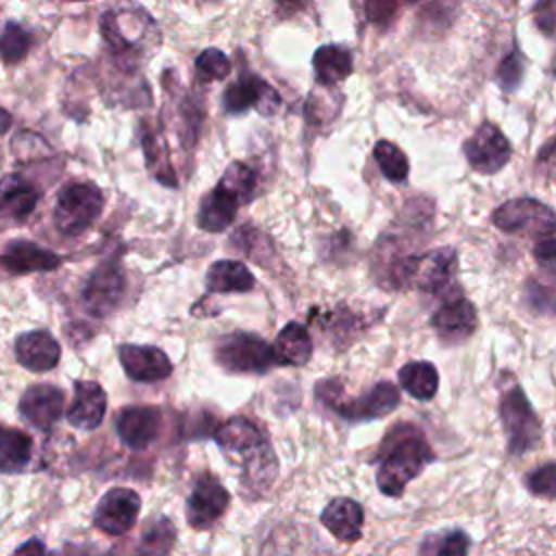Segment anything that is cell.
Masks as SVG:
<instances>
[{"label":"cell","mask_w":556,"mask_h":556,"mask_svg":"<svg viewBox=\"0 0 556 556\" xmlns=\"http://www.w3.org/2000/svg\"><path fill=\"white\" fill-rule=\"evenodd\" d=\"M230 495L213 473H202L187 497V521L193 528H208L228 508Z\"/></svg>","instance_id":"obj_11"},{"label":"cell","mask_w":556,"mask_h":556,"mask_svg":"<svg viewBox=\"0 0 556 556\" xmlns=\"http://www.w3.org/2000/svg\"><path fill=\"white\" fill-rule=\"evenodd\" d=\"M72 2H85V0H72Z\"/></svg>","instance_id":"obj_42"},{"label":"cell","mask_w":556,"mask_h":556,"mask_svg":"<svg viewBox=\"0 0 556 556\" xmlns=\"http://www.w3.org/2000/svg\"><path fill=\"white\" fill-rule=\"evenodd\" d=\"M239 204H241L239 195H235L230 189L217 182L200 202L198 226L208 232L224 230L226 226L232 224Z\"/></svg>","instance_id":"obj_23"},{"label":"cell","mask_w":556,"mask_h":556,"mask_svg":"<svg viewBox=\"0 0 556 556\" xmlns=\"http://www.w3.org/2000/svg\"><path fill=\"white\" fill-rule=\"evenodd\" d=\"M217 363L235 374H263L274 365L271 345L250 332H232L219 339Z\"/></svg>","instance_id":"obj_6"},{"label":"cell","mask_w":556,"mask_h":556,"mask_svg":"<svg viewBox=\"0 0 556 556\" xmlns=\"http://www.w3.org/2000/svg\"><path fill=\"white\" fill-rule=\"evenodd\" d=\"M304 2H306V0H276L278 9H280L282 13H293V11L302 9V4H304Z\"/></svg>","instance_id":"obj_40"},{"label":"cell","mask_w":556,"mask_h":556,"mask_svg":"<svg viewBox=\"0 0 556 556\" xmlns=\"http://www.w3.org/2000/svg\"><path fill=\"white\" fill-rule=\"evenodd\" d=\"M161 410L154 406H126L115 417V430L130 450H146L161 434Z\"/></svg>","instance_id":"obj_13"},{"label":"cell","mask_w":556,"mask_h":556,"mask_svg":"<svg viewBox=\"0 0 556 556\" xmlns=\"http://www.w3.org/2000/svg\"><path fill=\"white\" fill-rule=\"evenodd\" d=\"M102 37L117 56L137 59L159 46V28L143 9H111L100 20Z\"/></svg>","instance_id":"obj_2"},{"label":"cell","mask_w":556,"mask_h":556,"mask_svg":"<svg viewBox=\"0 0 556 556\" xmlns=\"http://www.w3.org/2000/svg\"><path fill=\"white\" fill-rule=\"evenodd\" d=\"M456 271V250L437 248L417 256H408L397 267V285L437 293L452 285Z\"/></svg>","instance_id":"obj_4"},{"label":"cell","mask_w":556,"mask_h":556,"mask_svg":"<svg viewBox=\"0 0 556 556\" xmlns=\"http://www.w3.org/2000/svg\"><path fill=\"white\" fill-rule=\"evenodd\" d=\"M28 549H39V552H43V545H37V543H28V545H22V547H17V552H28Z\"/></svg>","instance_id":"obj_41"},{"label":"cell","mask_w":556,"mask_h":556,"mask_svg":"<svg viewBox=\"0 0 556 556\" xmlns=\"http://www.w3.org/2000/svg\"><path fill=\"white\" fill-rule=\"evenodd\" d=\"M224 111L230 115H239L248 109H256L263 115H274L280 109L278 91L263 78L243 72L235 83H230L224 91Z\"/></svg>","instance_id":"obj_7"},{"label":"cell","mask_w":556,"mask_h":556,"mask_svg":"<svg viewBox=\"0 0 556 556\" xmlns=\"http://www.w3.org/2000/svg\"><path fill=\"white\" fill-rule=\"evenodd\" d=\"M400 404V391L391 382H378L374 384L363 397L352 400L350 404H334L332 408L343 415L345 419H378L391 410H395Z\"/></svg>","instance_id":"obj_20"},{"label":"cell","mask_w":556,"mask_h":556,"mask_svg":"<svg viewBox=\"0 0 556 556\" xmlns=\"http://www.w3.org/2000/svg\"><path fill=\"white\" fill-rule=\"evenodd\" d=\"M554 476H556V467L554 463H545L543 467L534 469L530 476H528V489L534 493V495H543V497H554Z\"/></svg>","instance_id":"obj_36"},{"label":"cell","mask_w":556,"mask_h":556,"mask_svg":"<svg viewBox=\"0 0 556 556\" xmlns=\"http://www.w3.org/2000/svg\"><path fill=\"white\" fill-rule=\"evenodd\" d=\"M493 224L504 232L534 230L536 235H541L545 230H554V213L539 200L517 198L497 206V211L493 213Z\"/></svg>","instance_id":"obj_10"},{"label":"cell","mask_w":556,"mask_h":556,"mask_svg":"<svg viewBox=\"0 0 556 556\" xmlns=\"http://www.w3.org/2000/svg\"><path fill=\"white\" fill-rule=\"evenodd\" d=\"M215 441L228 458L239 463H248L261 447L267 445L256 424H252L245 417H232L226 424H222L215 430Z\"/></svg>","instance_id":"obj_15"},{"label":"cell","mask_w":556,"mask_h":556,"mask_svg":"<svg viewBox=\"0 0 556 556\" xmlns=\"http://www.w3.org/2000/svg\"><path fill=\"white\" fill-rule=\"evenodd\" d=\"M467 163L480 174L500 172L510 159V143L506 135L491 122H482L463 146Z\"/></svg>","instance_id":"obj_8"},{"label":"cell","mask_w":556,"mask_h":556,"mask_svg":"<svg viewBox=\"0 0 556 556\" xmlns=\"http://www.w3.org/2000/svg\"><path fill=\"white\" fill-rule=\"evenodd\" d=\"M321 523L343 543H354L363 534V508L350 497H337L321 510Z\"/></svg>","instance_id":"obj_24"},{"label":"cell","mask_w":556,"mask_h":556,"mask_svg":"<svg viewBox=\"0 0 556 556\" xmlns=\"http://www.w3.org/2000/svg\"><path fill=\"white\" fill-rule=\"evenodd\" d=\"M502 426L508 434V450L526 454L541 441V421L534 415L526 393L519 387H510L500 400Z\"/></svg>","instance_id":"obj_5"},{"label":"cell","mask_w":556,"mask_h":556,"mask_svg":"<svg viewBox=\"0 0 556 556\" xmlns=\"http://www.w3.org/2000/svg\"><path fill=\"white\" fill-rule=\"evenodd\" d=\"M536 24L545 35H552V26H554V9H552V0H541L536 4Z\"/></svg>","instance_id":"obj_39"},{"label":"cell","mask_w":556,"mask_h":556,"mask_svg":"<svg viewBox=\"0 0 556 556\" xmlns=\"http://www.w3.org/2000/svg\"><path fill=\"white\" fill-rule=\"evenodd\" d=\"M271 354H274V363L278 365H306L311 354H313V341L308 337V330L302 324H287L274 345H271Z\"/></svg>","instance_id":"obj_25"},{"label":"cell","mask_w":556,"mask_h":556,"mask_svg":"<svg viewBox=\"0 0 556 556\" xmlns=\"http://www.w3.org/2000/svg\"><path fill=\"white\" fill-rule=\"evenodd\" d=\"M104 195L93 182H70L54 204V226L67 237L85 232L102 213Z\"/></svg>","instance_id":"obj_3"},{"label":"cell","mask_w":556,"mask_h":556,"mask_svg":"<svg viewBox=\"0 0 556 556\" xmlns=\"http://www.w3.org/2000/svg\"><path fill=\"white\" fill-rule=\"evenodd\" d=\"M28 50H30V35L17 24H7V28L0 35V56L7 63H17L28 54Z\"/></svg>","instance_id":"obj_31"},{"label":"cell","mask_w":556,"mask_h":556,"mask_svg":"<svg viewBox=\"0 0 556 556\" xmlns=\"http://www.w3.org/2000/svg\"><path fill=\"white\" fill-rule=\"evenodd\" d=\"M313 70L321 87H332L352 74V52L343 46H321L313 54Z\"/></svg>","instance_id":"obj_27"},{"label":"cell","mask_w":556,"mask_h":556,"mask_svg":"<svg viewBox=\"0 0 556 556\" xmlns=\"http://www.w3.org/2000/svg\"><path fill=\"white\" fill-rule=\"evenodd\" d=\"M39 202V191L22 176L0 180V226L26 222Z\"/></svg>","instance_id":"obj_19"},{"label":"cell","mask_w":556,"mask_h":556,"mask_svg":"<svg viewBox=\"0 0 556 556\" xmlns=\"http://www.w3.org/2000/svg\"><path fill=\"white\" fill-rule=\"evenodd\" d=\"M413 2L415 0H365V15L376 26H389L402 7Z\"/></svg>","instance_id":"obj_35"},{"label":"cell","mask_w":556,"mask_h":556,"mask_svg":"<svg viewBox=\"0 0 556 556\" xmlns=\"http://www.w3.org/2000/svg\"><path fill=\"white\" fill-rule=\"evenodd\" d=\"M0 261L11 274L50 271L61 265V258L52 250H46L33 241H11Z\"/></svg>","instance_id":"obj_22"},{"label":"cell","mask_w":556,"mask_h":556,"mask_svg":"<svg viewBox=\"0 0 556 556\" xmlns=\"http://www.w3.org/2000/svg\"><path fill=\"white\" fill-rule=\"evenodd\" d=\"M63 400L65 395L59 387L35 384L22 395L20 413L30 426L39 430H50L63 413Z\"/></svg>","instance_id":"obj_16"},{"label":"cell","mask_w":556,"mask_h":556,"mask_svg":"<svg viewBox=\"0 0 556 556\" xmlns=\"http://www.w3.org/2000/svg\"><path fill=\"white\" fill-rule=\"evenodd\" d=\"M124 271L117 261L98 265L83 287V304L93 317L109 315L124 295Z\"/></svg>","instance_id":"obj_9"},{"label":"cell","mask_w":556,"mask_h":556,"mask_svg":"<svg viewBox=\"0 0 556 556\" xmlns=\"http://www.w3.org/2000/svg\"><path fill=\"white\" fill-rule=\"evenodd\" d=\"M400 387L415 400L428 402L439 389V371L428 361H410L397 371Z\"/></svg>","instance_id":"obj_28"},{"label":"cell","mask_w":556,"mask_h":556,"mask_svg":"<svg viewBox=\"0 0 556 556\" xmlns=\"http://www.w3.org/2000/svg\"><path fill=\"white\" fill-rule=\"evenodd\" d=\"M437 334L447 343H460L469 334H473L478 326L476 306L465 298H454L445 302L430 319Z\"/></svg>","instance_id":"obj_17"},{"label":"cell","mask_w":556,"mask_h":556,"mask_svg":"<svg viewBox=\"0 0 556 556\" xmlns=\"http://www.w3.org/2000/svg\"><path fill=\"white\" fill-rule=\"evenodd\" d=\"M521 74H523V65H521V56L517 50H513L500 65V72H497V80L502 85L504 91H515L519 80H521Z\"/></svg>","instance_id":"obj_37"},{"label":"cell","mask_w":556,"mask_h":556,"mask_svg":"<svg viewBox=\"0 0 556 556\" xmlns=\"http://www.w3.org/2000/svg\"><path fill=\"white\" fill-rule=\"evenodd\" d=\"M254 287L252 271L239 261H217L206 271L211 293H245Z\"/></svg>","instance_id":"obj_26"},{"label":"cell","mask_w":556,"mask_h":556,"mask_svg":"<svg viewBox=\"0 0 556 556\" xmlns=\"http://www.w3.org/2000/svg\"><path fill=\"white\" fill-rule=\"evenodd\" d=\"M15 356L30 371H48L59 363L61 348L50 332L33 330L17 339Z\"/></svg>","instance_id":"obj_21"},{"label":"cell","mask_w":556,"mask_h":556,"mask_svg":"<svg viewBox=\"0 0 556 556\" xmlns=\"http://www.w3.org/2000/svg\"><path fill=\"white\" fill-rule=\"evenodd\" d=\"M219 185H224L226 189H230L235 195H239L241 202H248L254 185H256V176L254 172L245 165V163H230L224 172V176L219 178Z\"/></svg>","instance_id":"obj_33"},{"label":"cell","mask_w":556,"mask_h":556,"mask_svg":"<svg viewBox=\"0 0 556 556\" xmlns=\"http://www.w3.org/2000/svg\"><path fill=\"white\" fill-rule=\"evenodd\" d=\"M30 447L33 439L26 432L0 424V471H22L30 460Z\"/></svg>","instance_id":"obj_29"},{"label":"cell","mask_w":556,"mask_h":556,"mask_svg":"<svg viewBox=\"0 0 556 556\" xmlns=\"http://www.w3.org/2000/svg\"><path fill=\"white\" fill-rule=\"evenodd\" d=\"M106 413V393L93 380L74 382V402L67 410V421L80 430H96Z\"/></svg>","instance_id":"obj_18"},{"label":"cell","mask_w":556,"mask_h":556,"mask_svg":"<svg viewBox=\"0 0 556 556\" xmlns=\"http://www.w3.org/2000/svg\"><path fill=\"white\" fill-rule=\"evenodd\" d=\"M467 549H469V539L460 530H452V532H445V534L430 536L421 545L424 554H439V556H460Z\"/></svg>","instance_id":"obj_34"},{"label":"cell","mask_w":556,"mask_h":556,"mask_svg":"<svg viewBox=\"0 0 556 556\" xmlns=\"http://www.w3.org/2000/svg\"><path fill=\"white\" fill-rule=\"evenodd\" d=\"M117 356L126 376L137 382H156L165 380L172 374V363L167 354L154 345L124 343L119 345Z\"/></svg>","instance_id":"obj_14"},{"label":"cell","mask_w":556,"mask_h":556,"mask_svg":"<svg viewBox=\"0 0 556 556\" xmlns=\"http://www.w3.org/2000/svg\"><path fill=\"white\" fill-rule=\"evenodd\" d=\"M554 256H556V237H554V230H545V232L536 235L534 258L552 271V267H554Z\"/></svg>","instance_id":"obj_38"},{"label":"cell","mask_w":556,"mask_h":556,"mask_svg":"<svg viewBox=\"0 0 556 556\" xmlns=\"http://www.w3.org/2000/svg\"><path fill=\"white\" fill-rule=\"evenodd\" d=\"M230 72V61L228 56L217 50V48H206L198 54L195 59V74L200 80L211 83V80H222Z\"/></svg>","instance_id":"obj_32"},{"label":"cell","mask_w":556,"mask_h":556,"mask_svg":"<svg viewBox=\"0 0 556 556\" xmlns=\"http://www.w3.org/2000/svg\"><path fill=\"white\" fill-rule=\"evenodd\" d=\"M374 159L382 172L384 178L393 180V182H402L408 176V159L406 154L391 141L380 139L374 148Z\"/></svg>","instance_id":"obj_30"},{"label":"cell","mask_w":556,"mask_h":556,"mask_svg":"<svg viewBox=\"0 0 556 556\" xmlns=\"http://www.w3.org/2000/svg\"><path fill=\"white\" fill-rule=\"evenodd\" d=\"M432 460V450L419 437V432L410 430L408 434L393 441V445L384 452L378 471L376 482L380 493L389 497L402 495L404 486Z\"/></svg>","instance_id":"obj_1"},{"label":"cell","mask_w":556,"mask_h":556,"mask_svg":"<svg viewBox=\"0 0 556 556\" xmlns=\"http://www.w3.org/2000/svg\"><path fill=\"white\" fill-rule=\"evenodd\" d=\"M139 508H141L139 495L132 489L117 486L100 497L93 521L102 532L111 536H119L135 526L139 517Z\"/></svg>","instance_id":"obj_12"}]
</instances>
